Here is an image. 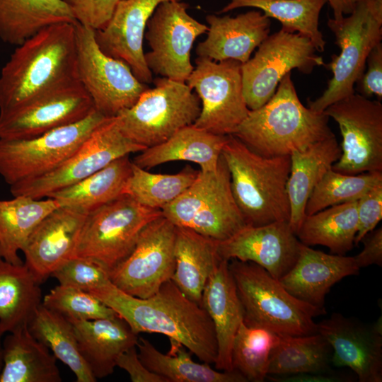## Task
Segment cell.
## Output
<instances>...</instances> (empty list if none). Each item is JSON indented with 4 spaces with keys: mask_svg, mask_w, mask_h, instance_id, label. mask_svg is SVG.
I'll list each match as a JSON object with an SVG mask.
<instances>
[{
    "mask_svg": "<svg viewBox=\"0 0 382 382\" xmlns=\"http://www.w3.org/2000/svg\"><path fill=\"white\" fill-rule=\"evenodd\" d=\"M195 64L185 82L201 103L193 125L215 134L233 135L250 111L243 93L241 63L197 57Z\"/></svg>",
    "mask_w": 382,
    "mask_h": 382,
    "instance_id": "cell-14",
    "label": "cell"
},
{
    "mask_svg": "<svg viewBox=\"0 0 382 382\" xmlns=\"http://www.w3.org/2000/svg\"><path fill=\"white\" fill-rule=\"evenodd\" d=\"M217 242L190 228L177 226L175 267L171 280L185 296L200 305L206 283L221 260Z\"/></svg>",
    "mask_w": 382,
    "mask_h": 382,
    "instance_id": "cell-30",
    "label": "cell"
},
{
    "mask_svg": "<svg viewBox=\"0 0 382 382\" xmlns=\"http://www.w3.org/2000/svg\"><path fill=\"white\" fill-rule=\"evenodd\" d=\"M53 198L34 199L16 196L0 200V256L13 264H22L18 256L37 225L59 207Z\"/></svg>",
    "mask_w": 382,
    "mask_h": 382,
    "instance_id": "cell-35",
    "label": "cell"
},
{
    "mask_svg": "<svg viewBox=\"0 0 382 382\" xmlns=\"http://www.w3.org/2000/svg\"><path fill=\"white\" fill-rule=\"evenodd\" d=\"M198 173L187 166L176 174L152 173L132 162L123 194L145 207L161 210L192 184Z\"/></svg>",
    "mask_w": 382,
    "mask_h": 382,
    "instance_id": "cell-40",
    "label": "cell"
},
{
    "mask_svg": "<svg viewBox=\"0 0 382 382\" xmlns=\"http://www.w3.org/2000/svg\"><path fill=\"white\" fill-rule=\"evenodd\" d=\"M340 156L341 147L335 137L317 141L290 155L286 185L290 204L289 224L295 234L306 216V205L313 189Z\"/></svg>",
    "mask_w": 382,
    "mask_h": 382,
    "instance_id": "cell-28",
    "label": "cell"
},
{
    "mask_svg": "<svg viewBox=\"0 0 382 382\" xmlns=\"http://www.w3.org/2000/svg\"><path fill=\"white\" fill-rule=\"evenodd\" d=\"M4 335L0 327V374L4 365V350H3V340L2 337Z\"/></svg>",
    "mask_w": 382,
    "mask_h": 382,
    "instance_id": "cell-52",
    "label": "cell"
},
{
    "mask_svg": "<svg viewBox=\"0 0 382 382\" xmlns=\"http://www.w3.org/2000/svg\"><path fill=\"white\" fill-rule=\"evenodd\" d=\"M332 348L318 332L306 335L278 334L269 360L267 375L329 372Z\"/></svg>",
    "mask_w": 382,
    "mask_h": 382,
    "instance_id": "cell-37",
    "label": "cell"
},
{
    "mask_svg": "<svg viewBox=\"0 0 382 382\" xmlns=\"http://www.w3.org/2000/svg\"><path fill=\"white\" fill-rule=\"evenodd\" d=\"M76 23L52 25L16 46L0 72V113L81 83Z\"/></svg>",
    "mask_w": 382,
    "mask_h": 382,
    "instance_id": "cell-2",
    "label": "cell"
},
{
    "mask_svg": "<svg viewBox=\"0 0 382 382\" xmlns=\"http://www.w3.org/2000/svg\"><path fill=\"white\" fill-rule=\"evenodd\" d=\"M42 304L69 320H89L118 316L90 292L62 284L45 295Z\"/></svg>",
    "mask_w": 382,
    "mask_h": 382,
    "instance_id": "cell-43",
    "label": "cell"
},
{
    "mask_svg": "<svg viewBox=\"0 0 382 382\" xmlns=\"http://www.w3.org/2000/svg\"><path fill=\"white\" fill-rule=\"evenodd\" d=\"M94 110L81 83L59 89L0 113V139H30L77 122Z\"/></svg>",
    "mask_w": 382,
    "mask_h": 382,
    "instance_id": "cell-18",
    "label": "cell"
},
{
    "mask_svg": "<svg viewBox=\"0 0 382 382\" xmlns=\"http://www.w3.org/2000/svg\"><path fill=\"white\" fill-rule=\"evenodd\" d=\"M1 259V256H0V260Z\"/></svg>",
    "mask_w": 382,
    "mask_h": 382,
    "instance_id": "cell-53",
    "label": "cell"
},
{
    "mask_svg": "<svg viewBox=\"0 0 382 382\" xmlns=\"http://www.w3.org/2000/svg\"><path fill=\"white\" fill-rule=\"evenodd\" d=\"M170 349L163 354L144 337H139L138 355L151 371L165 378L167 382H247L236 371H219L207 363L192 359L190 352L179 342L170 340Z\"/></svg>",
    "mask_w": 382,
    "mask_h": 382,
    "instance_id": "cell-32",
    "label": "cell"
},
{
    "mask_svg": "<svg viewBox=\"0 0 382 382\" xmlns=\"http://www.w3.org/2000/svg\"><path fill=\"white\" fill-rule=\"evenodd\" d=\"M76 22L64 0H0V39L11 45L52 25Z\"/></svg>",
    "mask_w": 382,
    "mask_h": 382,
    "instance_id": "cell-31",
    "label": "cell"
},
{
    "mask_svg": "<svg viewBox=\"0 0 382 382\" xmlns=\"http://www.w3.org/2000/svg\"><path fill=\"white\" fill-rule=\"evenodd\" d=\"M364 71L356 83L359 94L370 98L376 96L378 100L382 98V44L375 46L368 55Z\"/></svg>",
    "mask_w": 382,
    "mask_h": 382,
    "instance_id": "cell-47",
    "label": "cell"
},
{
    "mask_svg": "<svg viewBox=\"0 0 382 382\" xmlns=\"http://www.w3.org/2000/svg\"><path fill=\"white\" fill-rule=\"evenodd\" d=\"M189 5L180 1L160 4L148 21L144 37L151 50L144 53L149 70L161 77L186 82L194 69L191 50L208 26L192 17Z\"/></svg>",
    "mask_w": 382,
    "mask_h": 382,
    "instance_id": "cell-16",
    "label": "cell"
},
{
    "mask_svg": "<svg viewBox=\"0 0 382 382\" xmlns=\"http://www.w3.org/2000/svg\"><path fill=\"white\" fill-rule=\"evenodd\" d=\"M87 215L82 210L59 206L34 228L22 252L24 264L40 284L75 256Z\"/></svg>",
    "mask_w": 382,
    "mask_h": 382,
    "instance_id": "cell-21",
    "label": "cell"
},
{
    "mask_svg": "<svg viewBox=\"0 0 382 382\" xmlns=\"http://www.w3.org/2000/svg\"><path fill=\"white\" fill-rule=\"evenodd\" d=\"M332 13L333 18L340 19L349 15L361 0H326Z\"/></svg>",
    "mask_w": 382,
    "mask_h": 382,
    "instance_id": "cell-51",
    "label": "cell"
},
{
    "mask_svg": "<svg viewBox=\"0 0 382 382\" xmlns=\"http://www.w3.org/2000/svg\"><path fill=\"white\" fill-rule=\"evenodd\" d=\"M161 212L176 226L190 228L217 241L229 238L246 226L233 197L230 173L222 156L216 170H199L192 184Z\"/></svg>",
    "mask_w": 382,
    "mask_h": 382,
    "instance_id": "cell-8",
    "label": "cell"
},
{
    "mask_svg": "<svg viewBox=\"0 0 382 382\" xmlns=\"http://www.w3.org/2000/svg\"><path fill=\"white\" fill-rule=\"evenodd\" d=\"M129 156L120 157L103 168L68 187L50 194L60 206L89 213L123 194L132 172Z\"/></svg>",
    "mask_w": 382,
    "mask_h": 382,
    "instance_id": "cell-34",
    "label": "cell"
},
{
    "mask_svg": "<svg viewBox=\"0 0 382 382\" xmlns=\"http://www.w3.org/2000/svg\"><path fill=\"white\" fill-rule=\"evenodd\" d=\"M90 293L115 311L136 334L166 335L181 343L202 362H216L217 342L209 316L172 280L146 299L129 295L110 281Z\"/></svg>",
    "mask_w": 382,
    "mask_h": 382,
    "instance_id": "cell-1",
    "label": "cell"
},
{
    "mask_svg": "<svg viewBox=\"0 0 382 382\" xmlns=\"http://www.w3.org/2000/svg\"><path fill=\"white\" fill-rule=\"evenodd\" d=\"M354 257L328 254L301 243L292 267L279 280L295 297L325 308L326 294L343 278L359 272Z\"/></svg>",
    "mask_w": 382,
    "mask_h": 382,
    "instance_id": "cell-24",
    "label": "cell"
},
{
    "mask_svg": "<svg viewBox=\"0 0 382 382\" xmlns=\"http://www.w3.org/2000/svg\"><path fill=\"white\" fill-rule=\"evenodd\" d=\"M327 24L340 52L326 64L332 73L327 88L308 100V108L317 112L355 93L354 86L365 71L369 54L382 40V0H361L349 15L329 18Z\"/></svg>",
    "mask_w": 382,
    "mask_h": 382,
    "instance_id": "cell-6",
    "label": "cell"
},
{
    "mask_svg": "<svg viewBox=\"0 0 382 382\" xmlns=\"http://www.w3.org/2000/svg\"><path fill=\"white\" fill-rule=\"evenodd\" d=\"M326 0H229L219 12L226 13L239 8H255L268 18L278 20L282 30L308 37L316 51L323 52L326 42L319 30L320 13Z\"/></svg>",
    "mask_w": 382,
    "mask_h": 382,
    "instance_id": "cell-38",
    "label": "cell"
},
{
    "mask_svg": "<svg viewBox=\"0 0 382 382\" xmlns=\"http://www.w3.org/2000/svg\"><path fill=\"white\" fill-rule=\"evenodd\" d=\"M106 118L94 110L77 122L33 138L0 139V175L12 185L51 172L70 157Z\"/></svg>",
    "mask_w": 382,
    "mask_h": 382,
    "instance_id": "cell-10",
    "label": "cell"
},
{
    "mask_svg": "<svg viewBox=\"0 0 382 382\" xmlns=\"http://www.w3.org/2000/svg\"><path fill=\"white\" fill-rule=\"evenodd\" d=\"M363 250L354 257L357 267L361 269L372 265L382 266V228L371 231L361 240Z\"/></svg>",
    "mask_w": 382,
    "mask_h": 382,
    "instance_id": "cell-49",
    "label": "cell"
},
{
    "mask_svg": "<svg viewBox=\"0 0 382 382\" xmlns=\"http://www.w3.org/2000/svg\"><path fill=\"white\" fill-rule=\"evenodd\" d=\"M318 332L332 348L333 366L349 368L359 382L382 381L381 317L366 325L355 318L333 313L318 323Z\"/></svg>",
    "mask_w": 382,
    "mask_h": 382,
    "instance_id": "cell-19",
    "label": "cell"
},
{
    "mask_svg": "<svg viewBox=\"0 0 382 382\" xmlns=\"http://www.w3.org/2000/svg\"><path fill=\"white\" fill-rule=\"evenodd\" d=\"M358 227L354 244L373 231L382 219V184L370 190L357 200Z\"/></svg>",
    "mask_w": 382,
    "mask_h": 382,
    "instance_id": "cell-46",
    "label": "cell"
},
{
    "mask_svg": "<svg viewBox=\"0 0 382 382\" xmlns=\"http://www.w3.org/2000/svg\"><path fill=\"white\" fill-rule=\"evenodd\" d=\"M59 284L73 286L88 292L108 282V270L96 260L87 257H74L51 275Z\"/></svg>",
    "mask_w": 382,
    "mask_h": 382,
    "instance_id": "cell-44",
    "label": "cell"
},
{
    "mask_svg": "<svg viewBox=\"0 0 382 382\" xmlns=\"http://www.w3.org/2000/svg\"><path fill=\"white\" fill-rule=\"evenodd\" d=\"M77 69L80 82L91 96L94 108L106 117L130 108L146 90L123 61L104 53L95 30L75 23Z\"/></svg>",
    "mask_w": 382,
    "mask_h": 382,
    "instance_id": "cell-11",
    "label": "cell"
},
{
    "mask_svg": "<svg viewBox=\"0 0 382 382\" xmlns=\"http://www.w3.org/2000/svg\"><path fill=\"white\" fill-rule=\"evenodd\" d=\"M207 36L196 48L198 57L216 62L227 59L246 62L252 52L269 35L270 18L262 11L250 10L235 17L209 14Z\"/></svg>",
    "mask_w": 382,
    "mask_h": 382,
    "instance_id": "cell-23",
    "label": "cell"
},
{
    "mask_svg": "<svg viewBox=\"0 0 382 382\" xmlns=\"http://www.w3.org/2000/svg\"><path fill=\"white\" fill-rule=\"evenodd\" d=\"M31 334L74 373L77 382L97 380L83 360L72 324L42 304L28 323Z\"/></svg>",
    "mask_w": 382,
    "mask_h": 382,
    "instance_id": "cell-39",
    "label": "cell"
},
{
    "mask_svg": "<svg viewBox=\"0 0 382 382\" xmlns=\"http://www.w3.org/2000/svg\"><path fill=\"white\" fill-rule=\"evenodd\" d=\"M228 267L244 310L243 321L277 334L306 335L318 332L313 318L325 308L291 294L267 270L252 262L230 260Z\"/></svg>",
    "mask_w": 382,
    "mask_h": 382,
    "instance_id": "cell-5",
    "label": "cell"
},
{
    "mask_svg": "<svg viewBox=\"0 0 382 382\" xmlns=\"http://www.w3.org/2000/svg\"><path fill=\"white\" fill-rule=\"evenodd\" d=\"M182 0H120L105 28L95 30L96 42L106 54L126 63L142 83L153 81L144 59L143 41L148 21L164 1Z\"/></svg>",
    "mask_w": 382,
    "mask_h": 382,
    "instance_id": "cell-22",
    "label": "cell"
},
{
    "mask_svg": "<svg viewBox=\"0 0 382 382\" xmlns=\"http://www.w3.org/2000/svg\"><path fill=\"white\" fill-rule=\"evenodd\" d=\"M382 184V172L348 175L328 170L311 194L305 208L311 215L329 207L359 199Z\"/></svg>",
    "mask_w": 382,
    "mask_h": 382,
    "instance_id": "cell-42",
    "label": "cell"
},
{
    "mask_svg": "<svg viewBox=\"0 0 382 382\" xmlns=\"http://www.w3.org/2000/svg\"><path fill=\"white\" fill-rule=\"evenodd\" d=\"M161 216V209L122 194L88 214L74 257L92 258L109 272L130 254L143 229Z\"/></svg>",
    "mask_w": 382,
    "mask_h": 382,
    "instance_id": "cell-9",
    "label": "cell"
},
{
    "mask_svg": "<svg viewBox=\"0 0 382 382\" xmlns=\"http://www.w3.org/2000/svg\"><path fill=\"white\" fill-rule=\"evenodd\" d=\"M257 47L254 57L241 64L243 93L250 110L265 104L291 70L310 74L316 66L325 65L311 41L298 33L281 29Z\"/></svg>",
    "mask_w": 382,
    "mask_h": 382,
    "instance_id": "cell-13",
    "label": "cell"
},
{
    "mask_svg": "<svg viewBox=\"0 0 382 382\" xmlns=\"http://www.w3.org/2000/svg\"><path fill=\"white\" fill-rule=\"evenodd\" d=\"M357 227V201L348 202L306 215L296 236L306 245H323L345 255L353 248Z\"/></svg>",
    "mask_w": 382,
    "mask_h": 382,
    "instance_id": "cell-36",
    "label": "cell"
},
{
    "mask_svg": "<svg viewBox=\"0 0 382 382\" xmlns=\"http://www.w3.org/2000/svg\"><path fill=\"white\" fill-rule=\"evenodd\" d=\"M120 0H64L76 22L94 30H101L110 20Z\"/></svg>",
    "mask_w": 382,
    "mask_h": 382,
    "instance_id": "cell-45",
    "label": "cell"
},
{
    "mask_svg": "<svg viewBox=\"0 0 382 382\" xmlns=\"http://www.w3.org/2000/svg\"><path fill=\"white\" fill-rule=\"evenodd\" d=\"M0 382H61L57 358L30 332L28 325L8 332L3 340Z\"/></svg>",
    "mask_w": 382,
    "mask_h": 382,
    "instance_id": "cell-29",
    "label": "cell"
},
{
    "mask_svg": "<svg viewBox=\"0 0 382 382\" xmlns=\"http://www.w3.org/2000/svg\"><path fill=\"white\" fill-rule=\"evenodd\" d=\"M221 156L230 173L233 197L246 225L289 221L286 185L290 156H261L233 135H228Z\"/></svg>",
    "mask_w": 382,
    "mask_h": 382,
    "instance_id": "cell-4",
    "label": "cell"
},
{
    "mask_svg": "<svg viewBox=\"0 0 382 382\" xmlns=\"http://www.w3.org/2000/svg\"><path fill=\"white\" fill-rule=\"evenodd\" d=\"M267 378L274 382H342L346 378L329 372L303 373L292 375H267Z\"/></svg>",
    "mask_w": 382,
    "mask_h": 382,
    "instance_id": "cell-50",
    "label": "cell"
},
{
    "mask_svg": "<svg viewBox=\"0 0 382 382\" xmlns=\"http://www.w3.org/2000/svg\"><path fill=\"white\" fill-rule=\"evenodd\" d=\"M176 228L163 215L151 221L130 254L108 272L110 282L135 297L154 295L173 275Z\"/></svg>",
    "mask_w": 382,
    "mask_h": 382,
    "instance_id": "cell-17",
    "label": "cell"
},
{
    "mask_svg": "<svg viewBox=\"0 0 382 382\" xmlns=\"http://www.w3.org/2000/svg\"><path fill=\"white\" fill-rule=\"evenodd\" d=\"M120 131L115 117H107L62 164L43 175L10 185L13 197L25 196L40 199L68 187L112 161L144 150Z\"/></svg>",
    "mask_w": 382,
    "mask_h": 382,
    "instance_id": "cell-12",
    "label": "cell"
},
{
    "mask_svg": "<svg viewBox=\"0 0 382 382\" xmlns=\"http://www.w3.org/2000/svg\"><path fill=\"white\" fill-rule=\"evenodd\" d=\"M338 125L342 137L341 156L334 171L357 175L382 172V104L353 93L324 111Z\"/></svg>",
    "mask_w": 382,
    "mask_h": 382,
    "instance_id": "cell-15",
    "label": "cell"
},
{
    "mask_svg": "<svg viewBox=\"0 0 382 382\" xmlns=\"http://www.w3.org/2000/svg\"><path fill=\"white\" fill-rule=\"evenodd\" d=\"M40 285L24 262L0 260V327L4 334L28 325L42 303Z\"/></svg>",
    "mask_w": 382,
    "mask_h": 382,
    "instance_id": "cell-33",
    "label": "cell"
},
{
    "mask_svg": "<svg viewBox=\"0 0 382 382\" xmlns=\"http://www.w3.org/2000/svg\"><path fill=\"white\" fill-rule=\"evenodd\" d=\"M228 262L221 259L215 267L204 288L201 305L209 316L216 334L218 352L214 367L233 371L232 344L243 320L244 310Z\"/></svg>",
    "mask_w": 382,
    "mask_h": 382,
    "instance_id": "cell-25",
    "label": "cell"
},
{
    "mask_svg": "<svg viewBox=\"0 0 382 382\" xmlns=\"http://www.w3.org/2000/svg\"><path fill=\"white\" fill-rule=\"evenodd\" d=\"M116 366L127 371L132 382H167L165 378L144 366L139 357L137 346L122 352L117 359Z\"/></svg>",
    "mask_w": 382,
    "mask_h": 382,
    "instance_id": "cell-48",
    "label": "cell"
},
{
    "mask_svg": "<svg viewBox=\"0 0 382 382\" xmlns=\"http://www.w3.org/2000/svg\"><path fill=\"white\" fill-rule=\"evenodd\" d=\"M228 138V135L215 134L192 125L163 142L141 151L132 162L149 170L163 163L185 161L198 164L201 171H214Z\"/></svg>",
    "mask_w": 382,
    "mask_h": 382,
    "instance_id": "cell-27",
    "label": "cell"
},
{
    "mask_svg": "<svg viewBox=\"0 0 382 382\" xmlns=\"http://www.w3.org/2000/svg\"><path fill=\"white\" fill-rule=\"evenodd\" d=\"M69 321L74 327L80 353L96 380L111 375L118 357L137 346L139 340L138 335L119 316Z\"/></svg>",
    "mask_w": 382,
    "mask_h": 382,
    "instance_id": "cell-26",
    "label": "cell"
},
{
    "mask_svg": "<svg viewBox=\"0 0 382 382\" xmlns=\"http://www.w3.org/2000/svg\"><path fill=\"white\" fill-rule=\"evenodd\" d=\"M301 243L289 221L246 225L229 238L217 242L221 259L254 262L279 279L296 262Z\"/></svg>",
    "mask_w": 382,
    "mask_h": 382,
    "instance_id": "cell-20",
    "label": "cell"
},
{
    "mask_svg": "<svg viewBox=\"0 0 382 382\" xmlns=\"http://www.w3.org/2000/svg\"><path fill=\"white\" fill-rule=\"evenodd\" d=\"M329 118L302 104L289 72L265 104L249 111L233 135L261 156H290L335 137Z\"/></svg>",
    "mask_w": 382,
    "mask_h": 382,
    "instance_id": "cell-3",
    "label": "cell"
},
{
    "mask_svg": "<svg viewBox=\"0 0 382 382\" xmlns=\"http://www.w3.org/2000/svg\"><path fill=\"white\" fill-rule=\"evenodd\" d=\"M277 339V333L265 328L248 325L243 320L232 344L233 370L239 372L248 381H264Z\"/></svg>",
    "mask_w": 382,
    "mask_h": 382,
    "instance_id": "cell-41",
    "label": "cell"
},
{
    "mask_svg": "<svg viewBox=\"0 0 382 382\" xmlns=\"http://www.w3.org/2000/svg\"><path fill=\"white\" fill-rule=\"evenodd\" d=\"M152 82L154 87H149L132 106L115 116L122 133L146 149L193 125L201 111L199 97L185 82L164 77Z\"/></svg>",
    "mask_w": 382,
    "mask_h": 382,
    "instance_id": "cell-7",
    "label": "cell"
}]
</instances>
